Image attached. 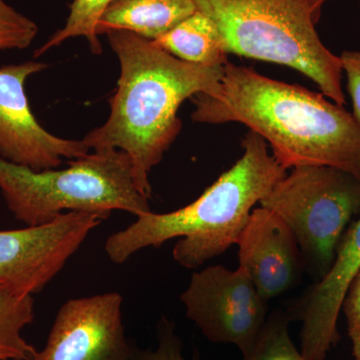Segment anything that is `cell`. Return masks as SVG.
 <instances>
[{"label":"cell","instance_id":"9a60e30c","mask_svg":"<svg viewBox=\"0 0 360 360\" xmlns=\"http://www.w3.org/2000/svg\"><path fill=\"white\" fill-rule=\"evenodd\" d=\"M33 319V295L0 283V360H34L37 350L21 335Z\"/></svg>","mask_w":360,"mask_h":360},{"label":"cell","instance_id":"7c38bea8","mask_svg":"<svg viewBox=\"0 0 360 360\" xmlns=\"http://www.w3.org/2000/svg\"><path fill=\"white\" fill-rule=\"evenodd\" d=\"M238 259L260 296L269 302L290 290L302 276V252L293 232L279 215L253 208L239 236Z\"/></svg>","mask_w":360,"mask_h":360},{"label":"cell","instance_id":"7a4b0ae2","mask_svg":"<svg viewBox=\"0 0 360 360\" xmlns=\"http://www.w3.org/2000/svg\"><path fill=\"white\" fill-rule=\"evenodd\" d=\"M106 35L120 60L117 89L108 120L82 141L90 150L127 153L137 191L150 200L149 174L181 130L179 106L198 94H219L224 66L186 63L127 30Z\"/></svg>","mask_w":360,"mask_h":360},{"label":"cell","instance_id":"44dd1931","mask_svg":"<svg viewBox=\"0 0 360 360\" xmlns=\"http://www.w3.org/2000/svg\"><path fill=\"white\" fill-rule=\"evenodd\" d=\"M340 58L342 71L347 75V90L354 108L352 115L360 129V51H343Z\"/></svg>","mask_w":360,"mask_h":360},{"label":"cell","instance_id":"ba28073f","mask_svg":"<svg viewBox=\"0 0 360 360\" xmlns=\"http://www.w3.org/2000/svg\"><path fill=\"white\" fill-rule=\"evenodd\" d=\"M103 219L70 212L37 226L0 231V283L27 295L44 290Z\"/></svg>","mask_w":360,"mask_h":360},{"label":"cell","instance_id":"6da1fadb","mask_svg":"<svg viewBox=\"0 0 360 360\" xmlns=\"http://www.w3.org/2000/svg\"><path fill=\"white\" fill-rule=\"evenodd\" d=\"M193 122H238L271 146L284 168L329 165L360 179V129L352 113L323 94L227 63L219 94L191 97Z\"/></svg>","mask_w":360,"mask_h":360},{"label":"cell","instance_id":"ffe728a7","mask_svg":"<svg viewBox=\"0 0 360 360\" xmlns=\"http://www.w3.org/2000/svg\"><path fill=\"white\" fill-rule=\"evenodd\" d=\"M341 311L347 319L348 335L352 340V356L360 360V270L343 298Z\"/></svg>","mask_w":360,"mask_h":360},{"label":"cell","instance_id":"5b68a950","mask_svg":"<svg viewBox=\"0 0 360 360\" xmlns=\"http://www.w3.org/2000/svg\"><path fill=\"white\" fill-rule=\"evenodd\" d=\"M0 191L14 219L26 226L49 224L70 212L108 219L113 210L135 217L151 212L135 186L131 161L123 151H94L63 169L34 172L0 158Z\"/></svg>","mask_w":360,"mask_h":360},{"label":"cell","instance_id":"2e32d148","mask_svg":"<svg viewBox=\"0 0 360 360\" xmlns=\"http://www.w3.org/2000/svg\"><path fill=\"white\" fill-rule=\"evenodd\" d=\"M111 1L112 0H73L65 25L35 51L34 58H39L53 47L75 37H84L92 53L99 56L103 52V46L96 33L97 21Z\"/></svg>","mask_w":360,"mask_h":360},{"label":"cell","instance_id":"277c9868","mask_svg":"<svg viewBox=\"0 0 360 360\" xmlns=\"http://www.w3.org/2000/svg\"><path fill=\"white\" fill-rule=\"evenodd\" d=\"M217 25L229 54L288 66L343 106L340 56L322 44L309 0H193Z\"/></svg>","mask_w":360,"mask_h":360},{"label":"cell","instance_id":"603a6c76","mask_svg":"<svg viewBox=\"0 0 360 360\" xmlns=\"http://www.w3.org/2000/svg\"><path fill=\"white\" fill-rule=\"evenodd\" d=\"M359 1H360V0H359Z\"/></svg>","mask_w":360,"mask_h":360},{"label":"cell","instance_id":"8fae6325","mask_svg":"<svg viewBox=\"0 0 360 360\" xmlns=\"http://www.w3.org/2000/svg\"><path fill=\"white\" fill-rule=\"evenodd\" d=\"M360 270V217L348 226L326 276L295 303L290 319L302 321L300 352L307 360H326L340 340L338 321L343 298Z\"/></svg>","mask_w":360,"mask_h":360},{"label":"cell","instance_id":"52a82bcc","mask_svg":"<svg viewBox=\"0 0 360 360\" xmlns=\"http://www.w3.org/2000/svg\"><path fill=\"white\" fill-rule=\"evenodd\" d=\"M180 300L208 340L236 345L243 355L255 347L269 317L267 302L239 266L213 265L194 272Z\"/></svg>","mask_w":360,"mask_h":360},{"label":"cell","instance_id":"8992f818","mask_svg":"<svg viewBox=\"0 0 360 360\" xmlns=\"http://www.w3.org/2000/svg\"><path fill=\"white\" fill-rule=\"evenodd\" d=\"M290 226L303 264L326 276L348 226L360 217V179L329 165H298L259 202Z\"/></svg>","mask_w":360,"mask_h":360},{"label":"cell","instance_id":"e0dca14e","mask_svg":"<svg viewBox=\"0 0 360 360\" xmlns=\"http://www.w3.org/2000/svg\"><path fill=\"white\" fill-rule=\"evenodd\" d=\"M290 321L281 310L269 315L255 347L241 360H307L291 340Z\"/></svg>","mask_w":360,"mask_h":360},{"label":"cell","instance_id":"7402d4cb","mask_svg":"<svg viewBox=\"0 0 360 360\" xmlns=\"http://www.w3.org/2000/svg\"><path fill=\"white\" fill-rule=\"evenodd\" d=\"M326 1L328 0H309L315 20L319 21V18H321V7Z\"/></svg>","mask_w":360,"mask_h":360},{"label":"cell","instance_id":"d6986e66","mask_svg":"<svg viewBox=\"0 0 360 360\" xmlns=\"http://www.w3.org/2000/svg\"><path fill=\"white\" fill-rule=\"evenodd\" d=\"M158 345L155 350H142L132 343L129 360H186L182 356V341L175 333L174 323L163 315L158 326ZM193 360H200L194 355Z\"/></svg>","mask_w":360,"mask_h":360},{"label":"cell","instance_id":"30bf717a","mask_svg":"<svg viewBox=\"0 0 360 360\" xmlns=\"http://www.w3.org/2000/svg\"><path fill=\"white\" fill-rule=\"evenodd\" d=\"M122 295L72 298L61 305L41 352L34 360H129Z\"/></svg>","mask_w":360,"mask_h":360},{"label":"cell","instance_id":"9c48e42d","mask_svg":"<svg viewBox=\"0 0 360 360\" xmlns=\"http://www.w3.org/2000/svg\"><path fill=\"white\" fill-rule=\"evenodd\" d=\"M47 68L39 61L0 68V158L34 172L58 168L65 158L77 160L90 151L82 141L51 134L33 115L25 84Z\"/></svg>","mask_w":360,"mask_h":360},{"label":"cell","instance_id":"5bb4252c","mask_svg":"<svg viewBox=\"0 0 360 360\" xmlns=\"http://www.w3.org/2000/svg\"><path fill=\"white\" fill-rule=\"evenodd\" d=\"M155 44L175 58L194 65L224 66L229 52L217 25L196 11Z\"/></svg>","mask_w":360,"mask_h":360},{"label":"cell","instance_id":"3957f363","mask_svg":"<svg viewBox=\"0 0 360 360\" xmlns=\"http://www.w3.org/2000/svg\"><path fill=\"white\" fill-rule=\"evenodd\" d=\"M243 148L236 165L191 205L172 212L146 213L110 236L104 250L111 262L124 264L139 250L179 238L174 259L195 269L236 245L253 207L286 172L270 155L266 141L252 130L243 139Z\"/></svg>","mask_w":360,"mask_h":360},{"label":"cell","instance_id":"ac0fdd59","mask_svg":"<svg viewBox=\"0 0 360 360\" xmlns=\"http://www.w3.org/2000/svg\"><path fill=\"white\" fill-rule=\"evenodd\" d=\"M39 33L34 21L0 0V51L28 49Z\"/></svg>","mask_w":360,"mask_h":360},{"label":"cell","instance_id":"4fadbf2b","mask_svg":"<svg viewBox=\"0 0 360 360\" xmlns=\"http://www.w3.org/2000/svg\"><path fill=\"white\" fill-rule=\"evenodd\" d=\"M198 11L193 0H112L97 21V35L127 30L155 41Z\"/></svg>","mask_w":360,"mask_h":360}]
</instances>
